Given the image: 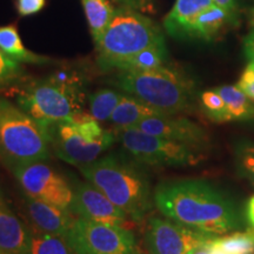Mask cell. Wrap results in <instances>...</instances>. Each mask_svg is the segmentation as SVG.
Returning a JSON list of instances; mask_svg holds the SVG:
<instances>
[{
  "label": "cell",
  "instance_id": "277c9868",
  "mask_svg": "<svg viewBox=\"0 0 254 254\" xmlns=\"http://www.w3.org/2000/svg\"><path fill=\"white\" fill-rule=\"evenodd\" d=\"M165 41L163 31L142 12L118 6L103 37L95 45L98 67L117 71L136 53Z\"/></svg>",
  "mask_w": 254,
  "mask_h": 254
},
{
  "label": "cell",
  "instance_id": "ffe728a7",
  "mask_svg": "<svg viewBox=\"0 0 254 254\" xmlns=\"http://www.w3.org/2000/svg\"><path fill=\"white\" fill-rule=\"evenodd\" d=\"M81 4L86 15L91 36L94 44H97L109 27L117 7L113 6L112 0H81Z\"/></svg>",
  "mask_w": 254,
  "mask_h": 254
},
{
  "label": "cell",
  "instance_id": "4fadbf2b",
  "mask_svg": "<svg viewBox=\"0 0 254 254\" xmlns=\"http://www.w3.org/2000/svg\"><path fill=\"white\" fill-rule=\"evenodd\" d=\"M135 127L150 134L190 146L193 150L204 148L208 144L207 132L199 124L173 114L148 117Z\"/></svg>",
  "mask_w": 254,
  "mask_h": 254
},
{
  "label": "cell",
  "instance_id": "cb8c5ba5",
  "mask_svg": "<svg viewBox=\"0 0 254 254\" xmlns=\"http://www.w3.org/2000/svg\"><path fill=\"white\" fill-rule=\"evenodd\" d=\"M213 244L227 254H254V231L236 232L230 236L214 237Z\"/></svg>",
  "mask_w": 254,
  "mask_h": 254
},
{
  "label": "cell",
  "instance_id": "4316f807",
  "mask_svg": "<svg viewBox=\"0 0 254 254\" xmlns=\"http://www.w3.org/2000/svg\"><path fill=\"white\" fill-rule=\"evenodd\" d=\"M200 99H201V104L209 119H212L215 123L230 122L224 100L217 91H205L200 97Z\"/></svg>",
  "mask_w": 254,
  "mask_h": 254
},
{
  "label": "cell",
  "instance_id": "74e56055",
  "mask_svg": "<svg viewBox=\"0 0 254 254\" xmlns=\"http://www.w3.org/2000/svg\"><path fill=\"white\" fill-rule=\"evenodd\" d=\"M141 254H150V253H148V252L146 253V252H144V251H142V253H141Z\"/></svg>",
  "mask_w": 254,
  "mask_h": 254
},
{
  "label": "cell",
  "instance_id": "d6986e66",
  "mask_svg": "<svg viewBox=\"0 0 254 254\" xmlns=\"http://www.w3.org/2000/svg\"><path fill=\"white\" fill-rule=\"evenodd\" d=\"M0 50L6 53L9 58L17 60L19 63L36 64V65L52 63V59L49 57L38 55L27 50L21 41L18 30L13 25L0 27Z\"/></svg>",
  "mask_w": 254,
  "mask_h": 254
},
{
  "label": "cell",
  "instance_id": "30bf717a",
  "mask_svg": "<svg viewBox=\"0 0 254 254\" xmlns=\"http://www.w3.org/2000/svg\"><path fill=\"white\" fill-rule=\"evenodd\" d=\"M9 170L25 194L43 200L57 207L69 209L73 190L64 178L44 161L18 165Z\"/></svg>",
  "mask_w": 254,
  "mask_h": 254
},
{
  "label": "cell",
  "instance_id": "5b68a950",
  "mask_svg": "<svg viewBox=\"0 0 254 254\" xmlns=\"http://www.w3.org/2000/svg\"><path fill=\"white\" fill-rule=\"evenodd\" d=\"M112 82L124 93L134 95L165 114L187 112L193 107L192 82L166 65L147 71L117 72Z\"/></svg>",
  "mask_w": 254,
  "mask_h": 254
},
{
  "label": "cell",
  "instance_id": "ac0fdd59",
  "mask_svg": "<svg viewBox=\"0 0 254 254\" xmlns=\"http://www.w3.org/2000/svg\"><path fill=\"white\" fill-rule=\"evenodd\" d=\"M159 114L165 113L150 106L134 95L124 93L122 100L117 105L109 122L112 124L114 129L127 128V127H135L141 120Z\"/></svg>",
  "mask_w": 254,
  "mask_h": 254
},
{
  "label": "cell",
  "instance_id": "8992f818",
  "mask_svg": "<svg viewBox=\"0 0 254 254\" xmlns=\"http://www.w3.org/2000/svg\"><path fill=\"white\" fill-rule=\"evenodd\" d=\"M41 124L57 157L79 168L94 163L117 140L114 131L104 128L98 120L82 113Z\"/></svg>",
  "mask_w": 254,
  "mask_h": 254
},
{
  "label": "cell",
  "instance_id": "83f0119b",
  "mask_svg": "<svg viewBox=\"0 0 254 254\" xmlns=\"http://www.w3.org/2000/svg\"><path fill=\"white\" fill-rule=\"evenodd\" d=\"M237 86L254 103V63H250L246 66Z\"/></svg>",
  "mask_w": 254,
  "mask_h": 254
},
{
  "label": "cell",
  "instance_id": "8d00e7d4",
  "mask_svg": "<svg viewBox=\"0 0 254 254\" xmlns=\"http://www.w3.org/2000/svg\"><path fill=\"white\" fill-rule=\"evenodd\" d=\"M250 25H251V26L253 27V30H254V8L252 9V11H251V15H250Z\"/></svg>",
  "mask_w": 254,
  "mask_h": 254
},
{
  "label": "cell",
  "instance_id": "d6a6232c",
  "mask_svg": "<svg viewBox=\"0 0 254 254\" xmlns=\"http://www.w3.org/2000/svg\"><path fill=\"white\" fill-rule=\"evenodd\" d=\"M213 2L215 5L220 6L221 8H224L225 11H227L228 13H231L232 15H234V17H237L238 7H237L236 0H213Z\"/></svg>",
  "mask_w": 254,
  "mask_h": 254
},
{
  "label": "cell",
  "instance_id": "8fae6325",
  "mask_svg": "<svg viewBox=\"0 0 254 254\" xmlns=\"http://www.w3.org/2000/svg\"><path fill=\"white\" fill-rule=\"evenodd\" d=\"M171 219L152 217L146 224L144 240L150 254H190L211 238Z\"/></svg>",
  "mask_w": 254,
  "mask_h": 254
},
{
  "label": "cell",
  "instance_id": "4dcf8cb0",
  "mask_svg": "<svg viewBox=\"0 0 254 254\" xmlns=\"http://www.w3.org/2000/svg\"><path fill=\"white\" fill-rule=\"evenodd\" d=\"M239 163L245 173L254 182V148H245L241 152Z\"/></svg>",
  "mask_w": 254,
  "mask_h": 254
},
{
  "label": "cell",
  "instance_id": "603a6c76",
  "mask_svg": "<svg viewBox=\"0 0 254 254\" xmlns=\"http://www.w3.org/2000/svg\"><path fill=\"white\" fill-rule=\"evenodd\" d=\"M123 95L124 92L112 88H100L93 92L88 98L90 116L99 123L109 122Z\"/></svg>",
  "mask_w": 254,
  "mask_h": 254
},
{
  "label": "cell",
  "instance_id": "f35d334b",
  "mask_svg": "<svg viewBox=\"0 0 254 254\" xmlns=\"http://www.w3.org/2000/svg\"><path fill=\"white\" fill-rule=\"evenodd\" d=\"M0 254H5V253H4V252H2V251H1V250H0Z\"/></svg>",
  "mask_w": 254,
  "mask_h": 254
},
{
  "label": "cell",
  "instance_id": "484cf974",
  "mask_svg": "<svg viewBox=\"0 0 254 254\" xmlns=\"http://www.w3.org/2000/svg\"><path fill=\"white\" fill-rule=\"evenodd\" d=\"M25 74L21 63L9 58L0 50V88H6L23 80Z\"/></svg>",
  "mask_w": 254,
  "mask_h": 254
},
{
  "label": "cell",
  "instance_id": "3957f363",
  "mask_svg": "<svg viewBox=\"0 0 254 254\" xmlns=\"http://www.w3.org/2000/svg\"><path fill=\"white\" fill-rule=\"evenodd\" d=\"M84 78L74 71H59L25 84L18 93V106L38 122H58L82 112Z\"/></svg>",
  "mask_w": 254,
  "mask_h": 254
},
{
  "label": "cell",
  "instance_id": "9a60e30c",
  "mask_svg": "<svg viewBox=\"0 0 254 254\" xmlns=\"http://www.w3.org/2000/svg\"><path fill=\"white\" fill-rule=\"evenodd\" d=\"M0 250L5 254H32V231L12 211L0 190Z\"/></svg>",
  "mask_w": 254,
  "mask_h": 254
},
{
  "label": "cell",
  "instance_id": "5bb4252c",
  "mask_svg": "<svg viewBox=\"0 0 254 254\" xmlns=\"http://www.w3.org/2000/svg\"><path fill=\"white\" fill-rule=\"evenodd\" d=\"M23 202L31 230L62 238L67 237L75 221L69 209L57 207L27 194H25Z\"/></svg>",
  "mask_w": 254,
  "mask_h": 254
},
{
  "label": "cell",
  "instance_id": "9c48e42d",
  "mask_svg": "<svg viewBox=\"0 0 254 254\" xmlns=\"http://www.w3.org/2000/svg\"><path fill=\"white\" fill-rule=\"evenodd\" d=\"M74 254H141L132 231L120 225L75 219L67 237Z\"/></svg>",
  "mask_w": 254,
  "mask_h": 254
},
{
  "label": "cell",
  "instance_id": "7c38bea8",
  "mask_svg": "<svg viewBox=\"0 0 254 254\" xmlns=\"http://www.w3.org/2000/svg\"><path fill=\"white\" fill-rule=\"evenodd\" d=\"M69 211L85 220L124 226L128 215L107 198L93 184L80 183L73 190Z\"/></svg>",
  "mask_w": 254,
  "mask_h": 254
},
{
  "label": "cell",
  "instance_id": "e0dca14e",
  "mask_svg": "<svg viewBox=\"0 0 254 254\" xmlns=\"http://www.w3.org/2000/svg\"><path fill=\"white\" fill-rule=\"evenodd\" d=\"M236 20L237 17L228 13L220 6L212 4L196 17L190 27L189 39L214 40L227 25L234 24Z\"/></svg>",
  "mask_w": 254,
  "mask_h": 254
},
{
  "label": "cell",
  "instance_id": "52a82bcc",
  "mask_svg": "<svg viewBox=\"0 0 254 254\" xmlns=\"http://www.w3.org/2000/svg\"><path fill=\"white\" fill-rule=\"evenodd\" d=\"M51 146L43 124L0 97V160L8 168L49 159Z\"/></svg>",
  "mask_w": 254,
  "mask_h": 254
},
{
  "label": "cell",
  "instance_id": "1f68e13d",
  "mask_svg": "<svg viewBox=\"0 0 254 254\" xmlns=\"http://www.w3.org/2000/svg\"><path fill=\"white\" fill-rule=\"evenodd\" d=\"M244 53L250 63H254V30L244 39Z\"/></svg>",
  "mask_w": 254,
  "mask_h": 254
},
{
  "label": "cell",
  "instance_id": "2e32d148",
  "mask_svg": "<svg viewBox=\"0 0 254 254\" xmlns=\"http://www.w3.org/2000/svg\"><path fill=\"white\" fill-rule=\"evenodd\" d=\"M214 4L213 0H177L164 19V27L177 39H189V34L196 17Z\"/></svg>",
  "mask_w": 254,
  "mask_h": 254
},
{
  "label": "cell",
  "instance_id": "7402d4cb",
  "mask_svg": "<svg viewBox=\"0 0 254 254\" xmlns=\"http://www.w3.org/2000/svg\"><path fill=\"white\" fill-rule=\"evenodd\" d=\"M167 47L165 41L152 45L141 52L136 53L132 58L126 60L119 66L117 72L120 71H147L164 66L167 62Z\"/></svg>",
  "mask_w": 254,
  "mask_h": 254
},
{
  "label": "cell",
  "instance_id": "ba28073f",
  "mask_svg": "<svg viewBox=\"0 0 254 254\" xmlns=\"http://www.w3.org/2000/svg\"><path fill=\"white\" fill-rule=\"evenodd\" d=\"M117 140L138 163L148 166H190L198 164L195 150L180 142L150 134L136 127L113 129Z\"/></svg>",
  "mask_w": 254,
  "mask_h": 254
},
{
  "label": "cell",
  "instance_id": "836d02e7",
  "mask_svg": "<svg viewBox=\"0 0 254 254\" xmlns=\"http://www.w3.org/2000/svg\"><path fill=\"white\" fill-rule=\"evenodd\" d=\"M247 219H249L251 226H252V230L254 231V196L250 199L249 204H247Z\"/></svg>",
  "mask_w": 254,
  "mask_h": 254
},
{
  "label": "cell",
  "instance_id": "d4e9b609",
  "mask_svg": "<svg viewBox=\"0 0 254 254\" xmlns=\"http://www.w3.org/2000/svg\"><path fill=\"white\" fill-rule=\"evenodd\" d=\"M32 231V254H74L65 238Z\"/></svg>",
  "mask_w": 254,
  "mask_h": 254
},
{
  "label": "cell",
  "instance_id": "e575fe53",
  "mask_svg": "<svg viewBox=\"0 0 254 254\" xmlns=\"http://www.w3.org/2000/svg\"><path fill=\"white\" fill-rule=\"evenodd\" d=\"M213 238H211V239H209L208 241H206L205 244H202L201 246H199L198 249L193 251V252L190 254H212V252H211V240L213 239Z\"/></svg>",
  "mask_w": 254,
  "mask_h": 254
},
{
  "label": "cell",
  "instance_id": "7a4b0ae2",
  "mask_svg": "<svg viewBox=\"0 0 254 254\" xmlns=\"http://www.w3.org/2000/svg\"><path fill=\"white\" fill-rule=\"evenodd\" d=\"M87 182L98 187L131 220L141 221L151 209L150 184L135 165L117 154L105 155L80 167Z\"/></svg>",
  "mask_w": 254,
  "mask_h": 254
},
{
  "label": "cell",
  "instance_id": "6da1fadb",
  "mask_svg": "<svg viewBox=\"0 0 254 254\" xmlns=\"http://www.w3.org/2000/svg\"><path fill=\"white\" fill-rule=\"evenodd\" d=\"M154 202L166 218L209 236H221L240 226L236 205L205 180L161 184L154 192Z\"/></svg>",
  "mask_w": 254,
  "mask_h": 254
},
{
  "label": "cell",
  "instance_id": "f546056e",
  "mask_svg": "<svg viewBox=\"0 0 254 254\" xmlns=\"http://www.w3.org/2000/svg\"><path fill=\"white\" fill-rule=\"evenodd\" d=\"M112 2L122 7L136 9L142 13L153 11L154 7V0H112Z\"/></svg>",
  "mask_w": 254,
  "mask_h": 254
},
{
  "label": "cell",
  "instance_id": "44dd1931",
  "mask_svg": "<svg viewBox=\"0 0 254 254\" xmlns=\"http://www.w3.org/2000/svg\"><path fill=\"white\" fill-rule=\"evenodd\" d=\"M226 106L227 116L232 120H247L254 118V104L238 86L224 85L215 87Z\"/></svg>",
  "mask_w": 254,
  "mask_h": 254
},
{
  "label": "cell",
  "instance_id": "d590c367",
  "mask_svg": "<svg viewBox=\"0 0 254 254\" xmlns=\"http://www.w3.org/2000/svg\"><path fill=\"white\" fill-rule=\"evenodd\" d=\"M211 252L212 254H227L226 252H224V251L219 249L218 246H215L213 244V239L211 240Z\"/></svg>",
  "mask_w": 254,
  "mask_h": 254
},
{
  "label": "cell",
  "instance_id": "f1b7e54d",
  "mask_svg": "<svg viewBox=\"0 0 254 254\" xmlns=\"http://www.w3.org/2000/svg\"><path fill=\"white\" fill-rule=\"evenodd\" d=\"M45 6V0H17V8L20 15H32L40 12Z\"/></svg>",
  "mask_w": 254,
  "mask_h": 254
}]
</instances>
